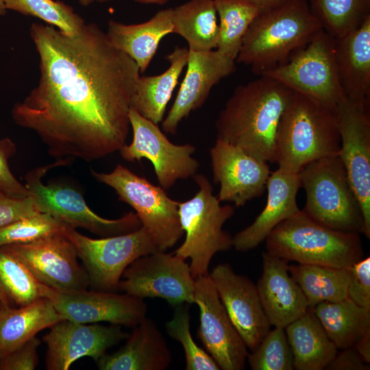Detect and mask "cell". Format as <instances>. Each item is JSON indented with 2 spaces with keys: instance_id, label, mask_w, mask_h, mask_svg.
I'll list each match as a JSON object with an SVG mask.
<instances>
[{
  "instance_id": "6da1fadb",
  "label": "cell",
  "mask_w": 370,
  "mask_h": 370,
  "mask_svg": "<svg viewBox=\"0 0 370 370\" xmlns=\"http://www.w3.org/2000/svg\"><path fill=\"white\" fill-rule=\"evenodd\" d=\"M29 34L40 77L13 106L14 123L34 132L56 160L90 162L119 151L130 128L129 112L140 73L136 63L95 23L69 35L34 23Z\"/></svg>"
},
{
  "instance_id": "7a4b0ae2",
  "label": "cell",
  "mask_w": 370,
  "mask_h": 370,
  "mask_svg": "<svg viewBox=\"0 0 370 370\" xmlns=\"http://www.w3.org/2000/svg\"><path fill=\"white\" fill-rule=\"evenodd\" d=\"M293 93L264 75L238 86L215 122L217 138L257 159L275 163L277 130Z\"/></svg>"
},
{
  "instance_id": "3957f363",
  "label": "cell",
  "mask_w": 370,
  "mask_h": 370,
  "mask_svg": "<svg viewBox=\"0 0 370 370\" xmlns=\"http://www.w3.org/2000/svg\"><path fill=\"white\" fill-rule=\"evenodd\" d=\"M336 110L293 91L276 133L278 167L298 173L310 162L338 154L341 136Z\"/></svg>"
},
{
  "instance_id": "277c9868",
  "label": "cell",
  "mask_w": 370,
  "mask_h": 370,
  "mask_svg": "<svg viewBox=\"0 0 370 370\" xmlns=\"http://www.w3.org/2000/svg\"><path fill=\"white\" fill-rule=\"evenodd\" d=\"M322 28L306 0H291L260 13L247 31L236 62L260 75L285 62Z\"/></svg>"
},
{
  "instance_id": "5b68a950",
  "label": "cell",
  "mask_w": 370,
  "mask_h": 370,
  "mask_svg": "<svg viewBox=\"0 0 370 370\" xmlns=\"http://www.w3.org/2000/svg\"><path fill=\"white\" fill-rule=\"evenodd\" d=\"M265 241L269 254L301 264L348 268L364 255L359 234L328 227L302 210L278 224Z\"/></svg>"
},
{
  "instance_id": "8992f818",
  "label": "cell",
  "mask_w": 370,
  "mask_h": 370,
  "mask_svg": "<svg viewBox=\"0 0 370 370\" xmlns=\"http://www.w3.org/2000/svg\"><path fill=\"white\" fill-rule=\"evenodd\" d=\"M298 175L306 193L302 210L308 216L336 230L364 234L360 204L338 154L309 162Z\"/></svg>"
},
{
  "instance_id": "52a82bcc",
  "label": "cell",
  "mask_w": 370,
  "mask_h": 370,
  "mask_svg": "<svg viewBox=\"0 0 370 370\" xmlns=\"http://www.w3.org/2000/svg\"><path fill=\"white\" fill-rule=\"evenodd\" d=\"M199 186L190 199L178 202V212L185 239L173 252L190 259L194 278L208 274L213 256L233 247V237L223 230L225 223L234 214V208L221 205L209 180L202 174L193 177Z\"/></svg>"
},
{
  "instance_id": "ba28073f",
  "label": "cell",
  "mask_w": 370,
  "mask_h": 370,
  "mask_svg": "<svg viewBox=\"0 0 370 370\" xmlns=\"http://www.w3.org/2000/svg\"><path fill=\"white\" fill-rule=\"evenodd\" d=\"M91 174L98 182L112 187L119 199L135 210L142 227L159 251L172 248L182 237L179 201L170 198L160 186L151 184L121 164H117L110 173L91 170Z\"/></svg>"
},
{
  "instance_id": "9c48e42d",
  "label": "cell",
  "mask_w": 370,
  "mask_h": 370,
  "mask_svg": "<svg viewBox=\"0 0 370 370\" xmlns=\"http://www.w3.org/2000/svg\"><path fill=\"white\" fill-rule=\"evenodd\" d=\"M262 75L334 110L346 97L338 76L335 39L323 29L285 62Z\"/></svg>"
},
{
  "instance_id": "30bf717a",
  "label": "cell",
  "mask_w": 370,
  "mask_h": 370,
  "mask_svg": "<svg viewBox=\"0 0 370 370\" xmlns=\"http://www.w3.org/2000/svg\"><path fill=\"white\" fill-rule=\"evenodd\" d=\"M69 162L68 159L58 160L53 164L33 169L25 175V185L40 212L49 214L66 225L84 228L102 237L126 234L142 226L134 212L116 219H105L93 212L83 196L74 188L42 182L43 176L51 168Z\"/></svg>"
},
{
  "instance_id": "8fae6325",
  "label": "cell",
  "mask_w": 370,
  "mask_h": 370,
  "mask_svg": "<svg viewBox=\"0 0 370 370\" xmlns=\"http://www.w3.org/2000/svg\"><path fill=\"white\" fill-rule=\"evenodd\" d=\"M63 234L75 247L94 290L119 291L125 269L139 257L158 251L147 231L136 230L116 236L92 238L66 225Z\"/></svg>"
},
{
  "instance_id": "7c38bea8",
  "label": "cell",
  "mask_w": 370,
  "mask_h": 370,
  "mask_svg": "<svg viewBox=\"0 0 370 370\" xmlns=\"http://www.w3.org/2000/svg\"><path fill=\"white\" fill-rule=\"evenodd\" d=\"M195 278L189 264L174 253L142 256L124 271L119 291L140 299L161 298L173 306L194 304Z\"/></svg>"
},
{
  "instance_id": "4fadbf2b",
  "label": "cell",
  "mask_w": 370,
  "mask_h": 370,
  "mask_svg": "<svg viewBox=\"0 0 370 370\" xmlns=\"http://www.w3.org/2000/svg\"><path fill=\"white\" fill-rule=\"evenodd\" d=\"M129 119L133 139L119 151L123 159L132 162L143 158L149 160L159 185L164 190L171 188L178 180H186L197 173L199 163L192 157L196 150L194 145L172 143L158 124L132 108Z\"/></svg>"
},
{
  "instance_id": "5bb4252c",
  "label": "cell",
  "mask_w": 370,
  "mask_h": 370,
  "mask_svg": "<svg viewBox=\"0 0 370 370\" xmlns=\"http://www.w3.org/2000/svg\"><path fill=\"white\" fill-rule=\"evenodd\" d=\"M47 298L62 319L81 323L101 321L134 327L147 317L143 299L125 293L86 289L60 290L42 284Z\"/></svg>"
},
{
  "instance_id": "9a60e30c",
  "label": "cell",
  "mask_w": 370,
  "mask_h": 370,
  "mask_svg": "<svg viewBox=\"0 0 370 370\" xmlns=\"http://www.w3.org/2000/svg\"><path fill=\"white\" fill-rule=\"evenodd\" d=\"M341 136L338 153L360 201L364 234L370 238V114L369 104L345 97L336 110Z\"/></svg>"
},
{
  "instance_id": "2e32d148",
  "label": "cell",
  "mask_w": 370,
  "mask_h": 370,
  "mask_svg": "<svg viewBox=\"0 0 370 370\" xmlns=\"http://www.w3.org/2000/svg\"><path fill=\"white\" fill-rule=\"evenodd\" d=\"M195 302L199 310L197 335L222 370L245 369L247 347L232 323L209 273L195 278Z\"/></svg>"
},
{
  "instance_id": "e0dca14e",
  "label": "cell",
  "mask_w": 370,
  "mask_h": 370,
  "mask_svg": "<svg viewBox=\"0 0 370 370\" xmlns=\"http://www.w3.org/2000/svg\"><path fill=\"white\" fill-rule=\"evenodd\" d=\"M3 247L18 257L42 284L60 290L89 286L88 275L77 260L76 249L63 233Z\"/></svg>"
},
{
  "instance_id": "ac0fdd59",
  "label": "cell",
  "mask_w": 370,
  "mask_h": 370,
  "mask_svg": "<svg viewBox=\"0 0 370 370\" xmlns=\"http://www.w3.org/2000/svg\"><path fill=\"white\" fill-rule=\"evenodd\" d=\"M42 340L47 345L48 370H67L77 360L92 358L95 362L107 349L126 340L129 334L121 325L81 323L62 319L50 328Z\"/></svg>"
},
{
  "instance_id": "d6986e66",
  "label": "cell",
  "mask_w": 370,
  "mask_h": 370,
  "mask_svg": "<svg viewBox=\"0 0 370 370\" xmlns=\"http://www.w3.org/2000/svg\"><path fill=\"white\" fill-rule=\"evenodd\" d=\"M213 181L219 183V200L243 206L260 197L271 173L268 162L219 138L210 149Z\"/></svg>"
},
{
  "instance_id": "ffe728a7",
  "label": "cell",
  "mask_w": 370,
  "mask_h": 370,
  "mask_svg": "<svg viewBox=\"0 0 370 370\" xmlns=\"http://www.w3.org/2000/svg\"><path fill=\"white\" fill-rule=\"evenodd\" d=\"M209 276L232 323L247 347L254 350L270 330L256 285L228 263L215 266Z\"/></svg>"
},
{
  "instance_id": "44dd1931",
  "label": "cell",
  "mask_w": 370,
  "mask_h": 370,
  "mask_svg": "<svg viewBox=\"0 0 370 370\" xmlns=\"http://www.w3.org/2000/svg\"><path fill=\"white\" fill-rule=\"evenodd\" d=\"M236 63L235 60L217 49L189 50L185 76L170 110L162 121L163 131L175 134L180 122L204 105L212 87L235 71Z\"/></svg>"
},
{
  "instance_id": "7402d4cb",
  "label": "cell",
  "mask_w": 370,
  "mask_h": 370,
  "mask_svg": "<svg viewBox=\"0 0 370 370\" xmlns=\"http://www.w3.org/2000/svg\"><path fill=\"white\" fill-rule=\"evenodd\" d=\"M288 262L262 253V273L256 288L271 325L285 328L308 309L306 298L289 273Z\"/></svg>"
},
{
  "instance_id": "603a6c76",
  "label": "cell",
  "mask_w": 370,
  "mask_h": 370,
  "mask_svg": "<svg viewBox=\"0 0 370 370\" xmlns=\"http://www.w3.org/2000/svg\"><path fill=\"white\" fill-rule=\"evenodd\" d=\"M300 188L298 173L280 167L271 172L267 183L266 206L251 225L233 236L234 249L241 252L255 249L278 224L297 213Z\"/></svg>"
},
{
  "instance_id": "cb8c5ba5",
  "label": "cell",
  "mask_w": 370,
  "mask_h": 370,
  "mask_svg": "<svg viewBox=\"0 0 370 370\" xmlns=\"http://www.w3.org/2000/svg\"><path fill=\"white\" fill-rule=\"evenodd\" d=\"M172 361L166 339L147 317L134 327L123 346L102 356L97 362L101 370H165Z\"/></svg>"
},
{
  "instance_id": "d4e9b609",
  "label": "cell",
  "mask_w": 370,
  "mask_h": 370,
  "mask_svg": "<svg viewBox=\"0 0 370 370\" xmlns=\"http://www.w3.org/2000/svg\"><path fill=\"white\" fill-rule=\"evenodd\" d=\"M334 39L338 76L345 97L370 104V16L356 29Z\"/></svg>"
},
{
  "instance_id": "484cf974",
  "label": "cell",
  "mask_w": 370,
  "mask_h": 370,
  "mask_svg": "<svg viewBox=\"0 0 370 370\" xmlns=\"http://www.w3.org/2000/svg\"><path fill=\"white\" fill-rule=\"evenodd\" d=\"M173 33V8L161 10L146 22L124 24L110 20L106 34L110 42L131 58L144 73L161 40Z\"/></svg>"
},
{
  "instance_id": "4316f807",
  "label": "cell",
  "mask_w": 370,
  "mask_h": 370,
  "mask_svg": "<svg viewBox=\"0 0 370 370\" xmlns=\"http://www.w3.org/2000/svg\"><path fill=\"white\" fill-rule=\"evenodd\" d=\"M62 319L47 298L18 308L0 304V361Z\"/></svg>"
},
{
  "instance_id": "83f0119b",
  "label": "cell",
  "mask_w": 370,
  "mask_h": 370,
  "mask_svg": "<svg viewBox=\"0 0 370 370\" xmlns=\"http://www.w3.org/2000/svg\"><path fill=\"white\" fill-rule=\"evenodd\" d=\"M188 48L175 47L165 56L168 69L161 74L138 77L131 108L141 116L159 124L164 119L167 103L178 83L188 58Z\"/></svg>"
},
{
  "instance_id": "f1b7e54d",
  "label": "cell",
  "mask_w": 370,
  "mask_h": 370,
  "mask_svg": "<svg viewBox=\"0 0 370 370\" xmlns=\"http://www.w3.org/2000/svg\"><path fill=\"white\" fill-rule=\"evenodd\" d=\"M285 331L297 370L325 369L338 350L312 308L288 325Z\"/></svg>"
},
{
  "instance_id": "f546056e",
  "label": "cell",
  "mask_w": 370,
  "mask_h": 370,
  "mask_svg": "<svg viewBox=\"0 0 370 370\" xmlns=\"http://www.w3.org/2000/svg\"><path fill=\"white\" fill-rule=\"evenodd\" d=\"M312 309L338 349L352 347L370 332V308L359 306L349 298L321 302Z\"/></svg>"
},
{
  "instance_id": "4dcf8cb0",
  "label": "cell",
  "mask_w": 370,
  "mask_h": 370,
  "mask_svg": "<svg viewBox=\"0 0 370 370\" xmlns=\"http://www.w3.org/2000/svg\"><path fill=\"white\" fill-rule=\"evenodd\" d=\"M173 33L187 41L189 50L217 48L219 25L214 0H189L173 8Z\"/></svg>"
},
{
  "instance_id": "1f68e13d",
  "label": "cell",
  "mask_w": 370,
  "mask_h": 370,
  "mask_svg": "<svg viewBox=\"0 0 370 370\" xmlns=\"http://www.w3.org/2000/svg\"><path fill=\"white\" fill-rule=\"evenodd\" d=\"M288 271L302 290L309 308L348 298L349 267L298 264L288 265Z\"/></svg>"
},
{
  "instance_id": "d6a6232c",
  "label": "cell",
  "mask_w": 370,
  "mask_h": 370,
  "mask_svg": "<svg viewBox=\"0 0 370 370\" xmlns=\"http://www.w3.org/2000/svg\"><path fill=\"white\" fill-rule=\"evenodd\" d=\"M219 18L217 50L236 60L250 25L260 13L247 0H214Z\"/></svg>"
},
{
  "instance_id": "836d02e7",
  "label": "cell",
  "mask_w": 370,
  "mask_h": 370,
  "mask_svg": "<svg viewBox=\"0 0 370 370\" xmlns=\"http://www.w3.org/2000/svg\"><path fill=\"white\" fill-rule=\"evenodd\" d=\"M322 28L334 38L359 27L370 16V0H306Z\"/></svg>"
},
{
  "instance_id": "e575fe53",
  "label": "cell",
  "mask_w": 370,
  "mask_h": 370,
  "mask_svg": "<svg viewBox=\"0 0 370 370\" xmlns=\"http://www.w3.org/2000/svg\"><path fill=\"white\" fill-rule=\"evenodd\" d=\"M0 282L12 302L23 306L43 298L42 283L14 254L0 247Z\"/></svg>"
},
{
  "instance_id": "d590c367",
  "label": "cell",
  "mask_w": 370,
  "mask_h": 370,
  "mask_svg": "<svg viewBox=\"0 0 370 370\" xmlns=\"http://www.w3.org/2000/svg\"><path fill=\"white\" fill-rule=\"evenodd\" d=\"M6 10L37 17L69 34H76L86 23L73 7L59 0H3Z\"/></svg>"
},
{
  "instance_id": "8d00e7d4",
  "label": "cell",
  "mask_w": 370,
  "mask_h": 370,
  "mask_svg": "<svg viewBox=\"0 0 370 370\" xmlns=\"http://www.w3.org/2000/svg\"><path fill=\"white\" fill-rule=\"evenodd\" d=\"M189 305L184 303L174 306L172 317L166 323V331L181 344L185 355V369L220 370L211 356L193 338Z\"/></svg>"
},
{
  "instance_id": "74e56055",
  "label": "cell",
  "mask_w": 370,
  "mask_h": 370,
  "mask_svg": "<svg viewBox=\"0 0 370 370\" xmlns=\"http://www.w3.org/2000/svg\"><path fill=\"white\" fill-rule=\"evenodd\" d=\"M247 360L253 370H293V355L285 328L274 327L262 339Z\"/></svg>"
},
{
  "instance_id": "f35d334b",
  "label": "cell",
  "mask_w": 370,
  "mask_h": 370,
  "mask_svg": "<svg viewBox=\"0 0 370 370\" xmlns=\"http://www.w3.org/2000/svg\"><path fill=\"white\" fill-rule=\"evenodd\" d=\"M66 225L47 213L38 212L0 228V247L32 243L63 233Z\"/></svg>"
},
{
  "instance_id": "ab89813d",
  "label": "cell",
  "mask_w": 370,
  "mask_h": 370,
  "mask_svg": "<svg viewBox=\"0 0 370 370\" xmlns=\"http://www.w3.org/2000/svg\"><path fill=\"white\" fill-rule=\"evenodd\" d=\"M16 149L15 143L10 138L0 139V190L15 197H30L25 185L15 177L9 166V159Z\"/></svg>"
},
{
  "instance_id": "60d3db41",
  "label": "cell",
  "mask_w": 370,
  "mask_h": 370,
  "mask_svg": "<svg viewBox=\"0 0 370 370\" xmlns=\"http://www.w3.org/2000/svg\"><path fill=\"white\" fill-rule=\"evenodd\" d=\"M347 297L359 306L370 308V258L349 267Z\"/></svg>"
},
{
  "instance_id": "b9f144b4",
  "label": "cell",
  "mask_w": 370,
  "mask_h": 370,
  "mask_svg": "<svg viewBox=\"0 0 370 370\" xmlns=\"http://www.w3.org/2000/svg\"><path fill=\"white\" fill-rule=\"evenodd\" d=\"M38 212L32 197H15L0 190V228Z\"/></svg>"
},
{
  "instance_id": "7bdbcfd3",
  "label": "cell",
  "mask_w": 370,
  "mask_h": 370,
  "mask_svg": "<svg viewBox=\"0 0 370 370\" xmlns=\"http://www.w3.org/2000/svg\"><path fill=\"white\" fill-rule=\"evenodd\" d=\"M40 341L36 336L0 361V370H34L38 363Z\"/></svg>"
},
{
  "instance_id": "ee69618b",
  "label": "cell",
  "mask_w": 370,
  "mask_h": 370,
  "mask_svg": "<svg viewBox=\"0 0 370 370\" xmlns=\"http://www.w3.org/2000/svg\"><path fill=\"white\" fill-rule=\"evenodd\" d=\"M337 352L335 357L326 367L329 370H367L369 364L366 363L352 347Z\"/></svg>"
},
{
  "instance_id": "f6af8a7d",
  "label": "cell",
  "mask_w": 370,
  "mask_h": 370,
  "mask_svg": "<svg viewBox=\"0 0 370 370\" xmlns=\"http://www.w3.org/2000/svg\"><path fill=\"white\" fill-rule=\"evenodd\" d=\"M362 359L367 364L370 362V332L358 339L352 346Z\"/></svg>"
},
{
  "instance_id": "bcb514c9",
  "label": "cell",
  "mask_w": 370,
  "mask_h": 370,
  "mask_svg": "<svg viewBox=\"0 0 370 370\" xmlns=\"http://www.w3.org/2000/svg\"><path fill=\"white\" fill-rule=\"evenodd\" d=\"M255 5L260 13L280 7L291 0H247Z\"/></svg>"
},
{
  "instance_id": "7dc6e473",
  "label": "cell",
  "mask_w": 370,
  "mask_h": 370,
  "mask_svg": "<svg viewBox=\"0 0 370 370\" xmlns=\"http://www.w3.org/2000/svg\"><path fill=\"white\" fill-rule=\"evenodd\" d=\"M0 301L3 305H10L12 301L0 282Z\"/></svg>"
},
{
  "instance_id": "c3c4849f",
  "label": "cell",
  "mask_w": 370,
  "mask_h": 370,
  "mask_svg": "<svg viewBox=\"0 0 370 370\" xmlns=\"http://www.w3.org/2000/svg\"><path fill=\"white\" fill-rule=\"evenodd\" d=\"M137 3H143V4H156V5H164L169 0H133Z\"/></svg>"
},
{
  "instance_id": "681fc988",
  "label": "cell",
  "mask_w": 370,
  "mask_h": 370,
  "mask_svg": "<svg viewBox=\"0 0 370 370\" xmlns=\"http://www.w3.org/2000/svg\"><path fill=\"white\" fill-rule=\"evenodd\" d=\"M112 0H78L79 3L83 6H88L94 2L105 3Z\"/></svg>"
},
{
  "instance_id": "f907efd6",
  "label": "cell",
  "mask_w": 370,
  "mask_h": 370,
  "mask_svg": "<svg viewBox=\"0 0 370 370\" xmlns=\"http://www.w3.org/2000/svg\"><path fill=\"white\" fill-rule=\"evenodd\" d=\"M6 12V8L3 0H0V15H3Z\"/></svg>"
},
{
  "instance_id": "816d5d0a",
  "label": "cell",
  "mask_w": 370,
  "mask_h": 370,
  "mask_svg": "<svg viewBox=\"0 0 370 370\" xmlns=\"http://www.w3.org/2000/svg\"><path fill=\"white\" fill-rule=\"evenodd\" d=\"M0 304H1V301H0Z\"/></svg>"
}]
</instances>
